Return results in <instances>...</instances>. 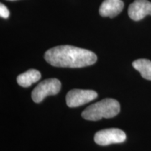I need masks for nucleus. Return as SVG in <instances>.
<instances>
[{
    "instance_id": "f257e3e1",
    "label": "nucleus",
    "mask_w": 151,
    "mask_h": 151,
    "mask_svg": "<svg viewBox=\"0 0 151 151\" xmlns=\"http://www.w3.org/2000/svg\"><path fill=\"white\" fill-rule=\"evenodd\" d=\"M46 62L57 67L81 68L94 65L97 60L95 53L86 49L65 45L47 50L44 55Z\"/></svg>"
},
{
    "instance_id": "f03ea898",
    "label": "nucleus",
    "mask_w": 151,
    "mask_h": 151,
    "mask_svg": "<svg viewBox=\"0 0 151 151\" xmlns=\"http://www.w3.org/2000/svg\"><path fill=\"white\" fill-rule=\"evenodd\" d=\"M120 111V106L117 100L106 98L87 107L81 116L86 120L97 121L102 118H113Z\"/></svg>"
},
{
    "instance_id": "7ed1b4c3",
    "label": "nucleus",
    "mask_w": 151,
    "mask_h": 151,
    "mask_svg": "<svg viewBox=\"0 0 151 151\" xmlns=\"http://www.w3.org/2000/svg\"><path fill=\"white\" fill-rule=\"evenodd\" d=\"M61 89V83L57 78L43 81L32 92V98L36 103H40L49 95H55Z\"/></svg>"
},
{
    "instance_id": "20e7f679",
    "label": "nucleus",
    "mask_w": 151,
    "mask_h": 151,
    "mask_svg": "<svg viewBox=\"0 0 151 151\" xmlns=\"http://www.w3.org/2000/svg\"><path fill=\"white\" fill-rule=\"evenodd\" d=\"M127 139L125 133L120 129L110 128L100 130L95 134L94 140L100 146H108L113 143H123Z\"/></svg>"
},
{
    "instance_id": "39448f33",
    "label": "nucleus",
    "mask_w": 151,
    "mask_h": 151,
    "mask_svg": "<svg viewBox=\"0 0 151 151\" xmlns=\"http://www.w3.org/2000/svg\"><path fill=\"white\" fill-rule=\"evenodd\" d=\"M97 96V93L94 90L73 89L67 93L66 101L68 106L75 108L95 99Z\"/></svg>"
},
{
    "instance_id": "423d86ee",
    "label": "nucleus",
    "mask_w": 151,
    "mask_h": 151,
    "mask_svg": "<svg viewBox=\"0 0 151 151\" xmlns=\"http://www.w3.org/2000/svg\"><path fill=\"white\" fill-rule=\"evenodd\" d=\"M128 15L135 21L142 20L147 15L151 16V2L148 0H135L128 8Z\"/></svg>"
},
{
    "instance_id": "0eeeda50",
    "label": "nucleus",
    "mask_w": 151,
    "mask_h": 151,
    "mask_svg": "<svg viewBox=\"0 0 151 151\" xmlns=\"http://www.w3.org/2000/svg\"><path fill=\"white\" fill-rule=\"evenodd\" d=\"M124 8L122 0H104L99 7V14L102 17L114 18L121 13Z\"/></svg>"
},
{
    "instance_id": "6e6552de",
    "label": "nucleus",
    "mask_w": 151,
    "mask_h": 151,
    "mask_svg": "<svg viewBox=\"0 0 151 151\" xmlns=\"http://www.w3.org/2000/svg\"><path fill=\"white\" fill-rule=\"evenodd\" d=\"M41 77V74L39 71L36 69H29L19 75L17 77V82L19 86L23 88H28L40 80Z\"/></svg>"
},
{
    "instance_id": "1a4fd4ad",
    "label": "nucleus",
    "mask_w": 151,
    "mask_h": 151,
    "mask_svg": "<svg viewBox=\"0 0 151 151\" xmlns=\"http://www.w3.org/2000/svg\"><path fill=\"white\" fill-rule=\"evenodd\" d=\"M136 70L139 71L141 76L146 80L151 81V61L147 59H139L132 63Z\"/></svg>"
},
{
    "instance_id": "9d476101",
    "label": "nucleus",
    "mask_w": 151,
    "mask_h": 151,
    "mask_svg": "<svg viewBox=\"0 0 151 151\" xmlns=\"http://www.w3.org/2000/svg\"><path fill=\"white\" fill-rule=\"evenodd\" d=\"M10 15L9 9L3 4H0V16L3 18H8Z\"/></svg>"
},
{
    "instance_id": "9b49d317",
    "label": "nucleus",
    "mask_w": 151,
    "mask_h": 151,
    "mask_svg": "<svg viewBox=\"0 0 151 151\" xmlns=\"http://www.w3.org/2000/svg\"><path fill=\"white\" fill-rule=\"evenodd\" d=\"M9 1H16V0H9Z\"/></svg>"
}]
</instances>
